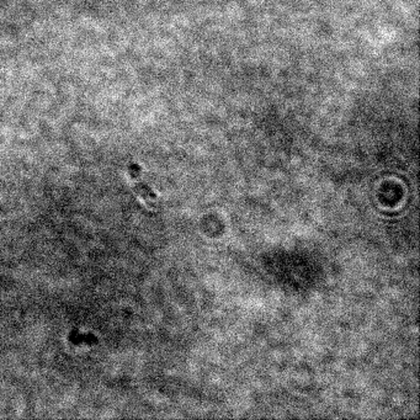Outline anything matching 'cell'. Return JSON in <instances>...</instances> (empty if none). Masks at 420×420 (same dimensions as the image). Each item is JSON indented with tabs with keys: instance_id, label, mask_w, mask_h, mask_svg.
<instances>
[{
	"instance_id": "obj_1",
	"label": "cell",
	"mask_w": 420,
	"mask_h": 420,
	"mask_svg": "<svg viewBox=\"0 0 420 420\" xmlns=\"http://www.w3.org/2000/svg\"><path fill=\"white\" fill-rule=\"evenodd\" d=\"M133 186H134V189H136V191L138 192V195L143 198V201L147 203L148 206H152V207L155 206V202H156L155 194H154L152 190L147 186V185H145L144 183H141V181L136 178V179H133Z\"/></svg>"
}]
</instances>
